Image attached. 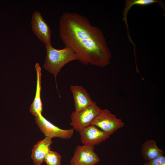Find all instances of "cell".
<instances>
[{
	"label": "cell",
	"mask_w": 165,
	"mask_h": 165,
	"mask_svg": "<svg viewBox=\"0 0 165 165\" xmlns=\"http://www.w3.org/2000/svg\"><path fill=\"white\" fill-rule=\"evenodd\" d=\"M59 29L65 47L71 49L81 63L101 67L110 64L111 53L103 33L85 17L75 12L64 13Z\"/></svg>",
	"instance_id": "obj_1"
},
{
	"label": "cell",
	"mask_w": 165,
	"mask_h": 165,
	"mask_svg": "<svg viewBox=\"0 0 165 165\" xmlns=\"http://www.w3.org/2000/svg\"><path fill=\"white\" fill-rule=\"evenodd\" d=\"M46 55L43 67L53 74L55 79L61 68L72 61L78 60L75 52L71 48L65 47L61 49L54 48L52 46L45 45Z\"/></svg>",
	"instance_id": "obj_2"
},
{
	"label": "cell",
	"mask_w": 165,
	"mask_h": 165,
	"mask_svg": "<svg viewBox=\"0 0 165 165\" xmlns=\"http://www.w3.org/2000/svg\"><path fill=\"white\" fill-rule=\"evenodd\" d=\"M101 109L94 102L92 105L80 111H73L71 116L70 125L73 127V130L79 132L91 125Z\"/></svg>",
	"instance_id": "obj_3"
},
{
	"label": "cell",
	"mask_w": 165,
	"mask_h": 165,
	"mask_svg": "<svg viewBox=\"0 0 165 165\" xmlns=\"http://www.w3.org/2000/svg\"><path fill=\"white\" fill-rule=\"evenodd\" d=\"M91 125L95 126L110 136L125 125L122 120L116 118L107 109H101Z\"/></svg>",
	"instance_id": "obj_4"
},
{
	"label": "cell",
	"mask_w": 165,
	"mask_h": 165,
	"mask_svg": "<svg viewBox=\"0 0 165 165\" xmlns=\"http://www.w3.org/2000/svg\"><path fill=\"white\" fill-rule=\"evenodd\" d=\"M36 124L45 137L52 139L58 138L62 139L71 138L74 134L73 129H62L55 126L45 119L41 114L35 116Z\"/></svg>",
	"instance_id": "obj_5"
},
{
	"label": "cell",
	"mask_w": 165,
	"mask_h": 165,
	"mask_svg": "<svg viewBox=\"0 0 165 165\" xmlns=\"http://www.w3.org/2000/svg\"><path fill=\"white\" fill-rule=\"evenodd\" d=\"M93 146L78 145L70 160V165H95L100 161Z\"/></svg>",
	"instance_id": "obj_6"
},
{
	"label": "cell",
	"mask_w": 165,
	"mask_h": 165,
	"mask_svg": "<svg viewBox=\"0 0 165 165\" xmlns=\"http://www.w3.org/2000/svg\"><path fill=\"white\" fill-rule=\"evenodd\" d=\"M31 25L33 31L41 41L45 45L52 46L50 28L38 11L33 13Z\"/></svg>",
	"instance_id": "obj_7"
},
{
	"label": "cell",
	"mask_w": 165,
	"mask_h": 165,
	"mask_svg": "<svg viewBox=\"0 0 165 165\" xmlns=\"http://www.w3.org/2000/svg\"><path fill=\"white\" fill-rule=\"evenodd\" d=\"M79 133L83 145L93 146L101 143L110 137L109 135L93 125L85 128Z\"/></svg>",
	"instance_id": "obj_8"
},
{
	"label": "cell",
	"mask_w": 165,
	"mask_h": 165,
	"mask_svg": "<svg viewBox=\"0 0 165 165\" xmlns=\"http://www.w3.org/2000/svg\"><path fill=\"white\" fill-rule=\"evenodd\" d=\"M70 90L74 98L75 111H80L94 103L89 94L82 86L72 85Z\"/></svg>",
	"instance_id": "obj_9"
},
{
	"label": "cell",
	"mask_w": 165,
	"mask_h": 165,
	"mask_svg": "<svg viewBox=\"0 0 165 165\" xmlns=\"http://www.w3.org/2000/svg\"><path fill=\"white\" fill-rule=\"evenodd\" d=\"M52 143V138L45 137L43 140L38 141L34 145L31 157L35 165H40L44 161L46 154L51 149Z\"/></svg>",
	"instance_id": "obj_10"
},
{
	"label": "cell",
	"mask_w": 165,
	"mask_h": 165,
	"mask_svg": "<svg viewBox=\"0 0 165 165\" xmlns=\"http://www.w3.org/2000/svg\"><path fill=\"white\" fill-rule=\"evenodd\" d=\"M37 74V84L36 94L34 100L30 107L31 114L35 116L41 114L43 111V107L40 97L41 83V68L38 63L35 65Z\"/></svg>",
	"instance_id": "obj_11"
},
{
	"label": "cell",
	"mask_w": 165,
	"mask_h": 165,
	"mask_svg": "<svg viewBox=\"0 0 165 165\" xmlns=\"http://www.w3.org/2000/svg\"><path fill=\"white\" fill-rule=\"evenodd\" d=\"M141 155L144 159L147 161L160 156H163L164 152L158 147L154 140H147L141 147Z\"/></svg>",
	"instance_id": "obj_12"
},
{
	"label": "cell",
	"mask_w": 165,
	"mask_h": 165,
	"mask_svg": "<svg viewBox=\"0 0 165 165\" xmlns=\"http://www.w3.org/2000/svg\"><path fill=\"white\" fill-rule=\"evenodd\" d=\"M125 6L123 12V20L125 22L127 29V33L129 39L130 38L129 32L128 25L127 22V15L128 12L131 8L134 5H138L145 6L154 3H157L163 9L165 12V4L164 2L160 0H127L125 1Z\"/></svg>",
	"instance_id": "obj_13"
},
{
	"label": "cell",
	"mask_w": 165,
	"mask_h": 165,
	"mask_svg": "<svg viewBox=\"0 0 165 165\" xmlns=\"http://www.w3.org/2000/svg\"><path fill=\"white\" fill-rule=\"evenodd\" d=\"M61 157L56 152L49 150L46 154L44 161L47 165H61Z\"/></svg>",
	"instance_id": "obj_14"
},
{
	"label": "cell",
	"mask_w": 165,
	"mask_h": 165,
	"mask_svg": "<svg viewBox=\"0 0 165 165\" xmlns=\"http://www.w3.org/2000/svg\"><path fill=\"white\" fill-rule=\"evenodd\" d=\"M164 163H165V157L163 155L146 161L143 165H162Z\"/></svg>",
	"instance_id": "obj_15"
},
{
	"label": "cell",
	"mask_w": 165,
	"mask_h": 165,
	"mask_svg": "<svg viewBox=\"0 0 165 165\" xmlns=\"http://www.w3.org/2000/svg\"><path fill=\"white\" fill-rule=\"evenodd\" d=\"M162 165H165V163H164Z\"/></svg>",
	"instance_id": "obj_16"
}]
</instances>
